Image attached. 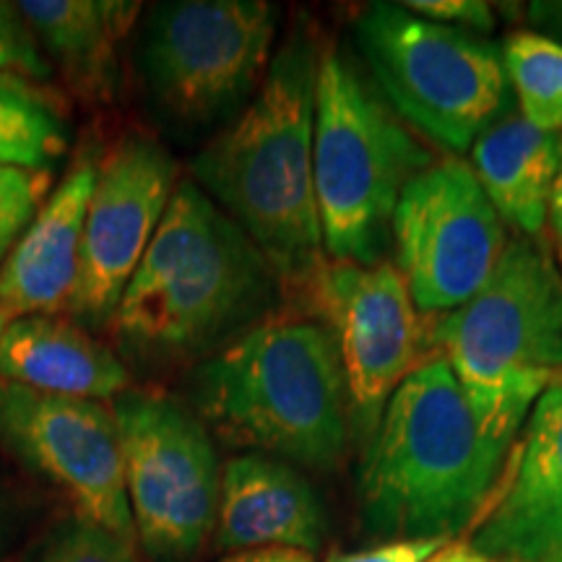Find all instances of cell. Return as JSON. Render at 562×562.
<instances>
[{
    "label": "cell",
    "mask_w": 562,
    "mask_h": 562,
    "mask_svg": "<svg viewBox=\"0 0 562 562\" xmlns=\"http://www.w3.org/2000/svg\"><path fill=\"white\" fill-rule=\"evenodd\" d=\"M513 446L482 425L446 357H430L393 391L364 448L362 529L378 542H453L487 508Z\"/></svg>",
    "instance_id": "1"
},
{
    "label": "cell",
    "mask_w": 562,
    "mask_h": 562,
    "mask_svg": "<svg viewBox=\"0 0 562 562\" xmlns=\"http://www.w3.org/2000/svg\"><path fill=\"white\" fill-rule=\"evenodd\" d=\"M318 58L307 34L286 40L243 115L193 161L195 186L294 286L326 266L313 178Z\"/></svg>",
    "instance_id": "2"
},
{
    "label": "cell",
    "mask_w": 562,
    "mask_h": 562,
    "mask_svg": "<svg viewBox=\"0 0 562 562\" xmlns=\"http://www.w3.org/2000/svg\"><path fill=\"white\" fill-rule=\"evenodd\" d=\"M195 406L224 440L331 472L349 448L339 347L323 321L273 318L195 372Z\"/></svg>",
    "instance_id": "3"
},
{
    "label": "cell",
    "mask_w": 562,
    "mask_h": 562,
    "mask_svg": "<svg viewBox=\"0 0 562 562\" xmlns=\"http://www.w3.org/2000/svg\"><path fill=\"white\" fill-rule=\"evenodd\" d=\"M273 279L240 224L195 180H182L117 305L112 334L138 357L191 355L256 318Z\"/></svg>",
    "instance_id": "4"
},
{
    "label": "cell",
    "mask_w": 562,
    "mask_h": 562,
    "mask_svg": "<svg viewBox=\"0 0 562 562\" xmlns=\"http://www.w3.org/2000/svg\"><path fill=\"white\" fill-rule=\"evenodd\" d=\"M432 344L476 417L516 442L542 393L562 375V271L537 237L505 245L487 284L446 313Z\"/></svg>",
    "instance_id": "5"
},
{
    "label": "cell",
    "mask_w": 562,
    "mask_h": 562,
    "mask_svg": "<svg viewBox=\"0 0 562 562\" xmlns=\"http://www.w3.org/2000/svg\"><path fill=\"white\" fill-rule=\"evenodd\" d=\"M432 165L391 104L336 47L315 81L313 178L323 252L334 263L375 266L389 248L404 186Z\"/></svg>",
    "instance_id": "6"
},
{
    "label": "cell",
    "mask_w": 562,
    "mask_h": 562,
    "mask_svg": "<svg viewBox=\"0 0 562 562\" xmlns=\"http://www.w3.org/2000/svg\"><path fill=\"white\" fill-rule=\"evenodd\" d=\"M355 40L381 97L448 151H472L510 102L503 55L480 34L435 24L402 3L357 13Z\"/></svg>",
    "instance_id": "7"
},
{
    "label": "cell",
    "mask_w": 562,
    "mask_h": 562,
    "mask_svg": "<svg viewBox=\"0 0 562 562\" xmlns=\"http://www.w3.org/2000/svg\"><path fill=\"white\" fill-rule=\"evenodd\" d=\"M138 550L149 562H191L214 533L222 467L199 414L167 396L112 398Z\"/></svg>",
    "instance_id": "8"
},
{
    "label": "cell",
    "mask_w": 562,
    "mask_h": 562,
    "mask_svg": "<svg viewBox=\"0 0 562 562\" xmlns=\"http://www.w3.org/2000/svg\"><path fill=\"white\" fill-rule=\"evenodd\" d=\"M277 5L178 0L157 5L144 47L151 97L180 125H211L256 94L271 66Z\"/></svg>",
    "instance_id": "9"
},
{
    "label": "cell",
    "mask_w": 562,
    "mask_h": 562,
    "mask_svg": "<svg viewBox=\"0 0 562 562\" xmlns=\"http://www.w3.org/2000/svg\"><path fill=\"white\" fill-rule=\"evenodd\" d=\"M391 235L419 313H451L472 300L508 245L501 214L461 157L432 161L406 182Z\"/></svg>",
    "instance_id": "10"
},
{
    "label": "cell",
    "mask_w": 562,
    "mask_h": 562,
    "mask_svg": "<svg viewBox=\"0 0 562 562\" xmlns=\"http://www.w3.org/2000/svg\"><path fill=\"white\" fill-rule=\"evenodd\" d=\"M0 451L58 490L74 516L138 550L121 435L108 406L0 378Z\"/></svg>",
    "instance_id": "11"
},
{
    "label": "cell",
    "mask_w": 562,
    "mask_h": 562,
    "mask_svg": "<svg viewBox=\"0 0 562 562\" xmlns=\"http://www.w3.org/2000/svg\"><path fill=\"white\" fill-rule=\"evenodd\" d=\"M178 188V165L149 136H125L100 161L83 222L79 277L66 311L108 328Z\"/></svg>",
    "instance_id": "12"
},
{
    "label": "cell",
    "mask_w": 562,
    "mask_h": 562,
    "mask_svg": "<svg viewBox=\"0 0 562 562\" xmlns=\"http://www.w3.org/2000/svg\"><path fill=\"white\" fill-rule=\"evenodd\" d=\"M311 294L339 347L351 430L370 438L393 391L419 364L422 323L409 286L393 263L326 261Z\"/></svg>",
    "instance_id": "13"
},
{
    "label": "cell",
    "mask_w": 562,
    "mask_h": 562,
    "mask_svg": "<svg viewBox=\"0 0 562 562\" xmlns=\"http://www.w3.org/2000/svg\"><path fill=\"white\" fill-rule=\"evenodd\" d=\"M469 544L497 562L562 560V383L526 417Z\"/></svg>",
    "instance_id": "14"
},
{
    "label": "cell",
    "mask_w": 562,
    "mask_h": 562,
    "mask_svg": "<svg viewBox=\"0 0 562 562\" xmlns=\"http://www.w3.org/2000/svg\"><path fill=\"white\" fill-rule=\"evenodd\" d=\"M328 533L323 501L292 463L245 453L224 463L214 544L220 552H318Z\"/></svg>",
    "instance_id": "15"
},
{
    "label": "cell",
    "mask_w": 562,
    "mask_h": 562,
    "mask_svg": "<svg viewBox=\"0 0 562 562\" xmlns=\"http://www.w3.org/2000/svg\"><path fill=\"white\" fill-rule=\"evenodd\" d=\"M97 170V159L89 151L81 154L0 266V307L13 318L66 311L79 277L83 222Z\"/></svg>",
    "instance_id": "16"
},
{
    "label": "cell",
    "mask_w": 562,
    "mask_h": 562,
    "mask_svg": "<svg viewBox=\"0 0 562 562\" xmlns=\"http://www.w3.org/2000/svg\"><path fill=\"white\" fill-rule=\"evenodd\" d=\"M0 378L55 396L108 402L128 391L121 357L79 323L24 315L0 339Z\"/></svg>",
    "instance_id": "17"
},
{
    "label": "cell",
    "mask_w": 562,
    "mask_h": 562,
    "mask_svg": "<svg viewBox=\"0 0 562 562\" xmlns=\"http://www.w3.org/2000/svg\"><path fill=\"white\" fill-rule=\"evenodd\" d=\"M21 16L40 47L60 63L79 97L110 102L121 83V45L136 24L140 3L128 0H21Z\"/></svg>",
    "instance_id": "18"
},
{
    "label": "cell",
    "mask_w": 562,
    "mask_h": 562,
    "mask_svg": "<svg viewBox=\"0 0 562 562\" xmlns=\"http://www.w3.org/2000/svg\"><path fill=\"white\" fill-rule=\"evenodd\" d=\"M560 146L562 136L539 131L521 112L503 115L472 146V170L484 195L526 237H537L547 224Z\"/></svg>",
    "instance_id": "19"
},
{
    "label": "cell",
    "mask_w": 562,
    "mask_h": 562,
    "mask_svg": "<svg viewBox=\"0 0 562 562\" xmlns=\"http://www.w3.org/2000/svg\"><path fill=\"white\" fill-rule=\"evenodd\" d=\"M68 149L66 110L50 89L0 70V167L53 172Z\"/></svg>",
    "instance_id": "20"
},
{
    "label": "cell",
    "mask_w": 562,
    "mask_h": 562,
    "mask_svg": "<svg viewBox=\"0 0 562 562\" xmlns=\"http://www.w3.org/2000/svg\"><path fill=\"white\" fill-rule=\"evenodd\" d=\"M503 66L521 115L539 131L562 136V45L542 32H513L503 42Z\"/></svg>",
    "instance_id": "21"
},
{
    "label": "cell",
    "mask_w": 562,
    "mask_h": 562,
    "mask_svg": "<svg viewBox=\"0 0 562 562\" xmlns=\"http://www.w3.org/2000/svg\"><path fill=\"white\" fill-rule=\"evenodd\" d=\"M16 562H140V552L102 526L70 513L42 533Z\"/></svg>",
    "instance_id": "22"
},
{
    "label": "cell",
    "mask_w": 562,
    "mask_h": 562,
    "mask_svg": "<svg viewBox=\"0 0 562 562\" xmlns=\"http://www.w3.org/2000/svg\"><path fill=\"white\" fill-rule=\"evenodd\" d=\"M53 172L0 167V266L47 201Z\"/></svg>",
    "instance_id": "23"
},
{
    "label": "cell",
    "mask_w": 562,
    "mask_h": 562,
    "mask_svg": "<svg viewBox=\"0 0 562 562\" xmlns=\"http://www.w3.org/2000/svg\"><path fill=\"white\" fill-rule=\"evenodd\" d=\"M0 70L26 76L37 83L47 81L53 74L50 60L42 53L16 3H3V0H0Z\"/></svg>",
    "instance_id": "24"
},
{
    "label": "cell",
    "mask_w": 562,
    "mask_h": 562,
    "mask_svg": "<svg viewBox=\"0 0 562 562\" xmlns=\"http://www.w3.org/2000/svg\"><path fill=\"white\" fill-rule=\"evenodd\" d=\"M406 11L435 21V24L456 26V30L487 34L495 30V13L480 0H406Z\"/></svg>",
    "instance_id": "25"
},
{
    "label": "cell",
    "mask_w": 562,
    "mask_h": 562,
    "mask_svg": "<svg viewBox=\"0 0 562 562\" xmlns=\"http://www.w3.org/2000/svg\"><path fill=\"white\" fill-rule=\"evenodd\" d=\"M446 544L442 539H402V542H381L362 552L336 554L328 562H427Z\"/></svg>",
    "instance_id": "26"
},
{
    "label": "cell",
    "mask_w": 562,
    "mask_h": 562,
    "mask_svg": "<svg viewBox=\"0 0 562 562\" xmlns=\"http://www.w3.org/2000/svg\"><path fill=\"white\" fill-rule=\"evenodd\" d=\"M222 562H313L311 554L294 550H256V552H237L224 558Z\"/></svg>",
    "instance_id": "27"
},
{
    "label": "cell",
    "mask_w": 562,
    "mask_h": 562,
    "mask_svg": "<svg viewBox=\"0 0 562 562\" xmlns=\"http://www.w3.org/2000/svg\"><path fill=\"white\" fill-rule=\"evenodd\" d=\"M427 562H497V560H492L490 554L474 550L469 542H448L446 547H440V550L435 552Z\"/></svg>",
    "instance_id": "28"
},
{
    "label": "cell",
    "mask_w": 562,
    "mask_h": 562,
    "mask_svg": "<svg viewBox=\"0 0 562 562\" xmlns=\"http://www.w3.org/2000/svg\"><path fill=\"white\" fill-rule=\"evenodd\" d=\"M547 222H550L552 235L558 237L562 245V146H560V165L558 175H554L552 193H550V206H547Z\"/></svg>",
    "instance_id": "29"
},
{
    "label": "cell",
    "mask_w": 562,
    "mask_h": 562,
    "mask_svg": "<svg viewBox=\"0 0 562 562\" xmlns=\"http://www.w3.org/2000/svg\"><path fill=\"white\" fill-rule=\"evenodd\" d=\"M531 16L554 32L552 40H558L562 45V3H533Z\"/></svg>",
    "instance_id": "30"
},
{
    "label": "cell",
    "mask_w": 562,
    "mask_h": 562,
    "mask_svg": "<svg viewBox=\"0 0 562 562\" xmlns=\"http://www.w3.org/2000/svg\"><path fill=\"white\" fill-rule=\"evenodd\" d=\"M13 321H16V318H13V315L5 311V307H0V339H3V334L9 331V326Z\"/></svg>",
    "instance_id": "31"
},
{
    "label": "cell",
    "mask_w": 562,
    "mask_h": 562,
    "mask_svg": "<svg viewBox=\"0 0 562 562\" xmlns=\"http://www.w3.org/2000/svg\"><path fill=\"white\" fill-rule=\"evenodd\" d=\"M554 562H562V560H554Z\"/></svg>",
    "instance_id": "32"
},
{
    "label": "cell",
    "mask_w": 562,
    "mask_h": 562,
    "mask_svg": "<svg viewBox=\"0 0 562 562\" xmlns=\"http://www.w3.org/2000/svg\"><path fill=\"white\" fill-rule=\"evenodd\" d=\"M560 256H562V250H560Z\"/></svg>",
    "instance_id": "33"
}]
</instances>
